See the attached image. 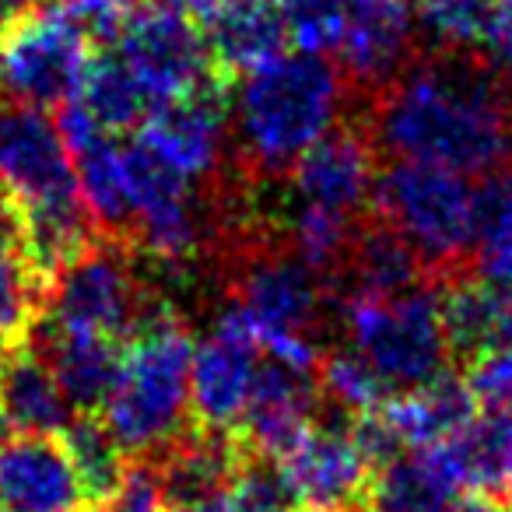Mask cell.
I'll return each mask as SVG.
<instances>
[{
  "label": "cell",
  "instance_id": "bcb514c9",
  "mask_svg": "<svg viewBox=\"0 0 512 512\" xmlns=\"http://www.w3.org/2000/svg\"><path fill=\"white\" fill-rule=\"evenodd\" d=\"M302 512H320V509H302Z\"/></svg>",
  "mask_w": 512,
  "mask_h": 512
},
{
  "label": "cell",
  "instance_id": "74e56055",
  "mask_svg": "<svg viewBox=\"0 0 512 512\" xmlns=\"http://www.w3.org/2000/svg\"><path fill=\"white\" fill-rule=\"evenodd\" d=\"M484 53H488V64L512 85V8H505V4L491 18V29L484 36Z\"/></svg>",
  "mask_w": 512,
  "mask_h": 512
},
{
  "label": "cell",
  "instance_id": "7c38bea8",
  "mask_svg": "<svg viewBox=\"0 0 512 512\" xmlns=\"http://www.w3.org/2000/svg\"><path fill=\"white\" fill-rule=\"evenodd\" d=\"M134 141L148 155H155L165 169L197 186L200 179L214 176L225 162L228 106L218 88L186 95V99L158 102L144 113Z\"/></svg>",
  "mask_w": 512,
  "mask_h": 512
},
{
  "label": "cell",
  "instance_id": "9c48e42d",
  "mask_svg": "<svg viewBox=\"0 0 512 512\" xmlns=\"http://www.w3.org/2000/svg\"><path fill=\"white\" fill-rule=\"evenodd\" d=\"M92 64V36L53 8L11 18L0 39V88L25 106H64L78 95Z\"/></svg>",
  "mask_w": 512,
  "mask_h": 512
},
{
  "label": "cell",
  "instance_id": "1f68e13d",
  "mask_svg": "<svg viewBox=\"0 0 512 512\" xmlns=\"http://www.w3.org/2000/svg\"><path fill=\"white\" fill-rule=\"evenodd\" d=\"M46 302V281L25 253H0V348L25 341L32 334Z\"/></svg>",
  "mask_w": 512,
  "mask_h": 512
},
{
  "label": "cell",
  "instance_id": "5bb4252c",
  "mask_svg": "<svg viewBox=\"0 0 512 512\" xmlns=\"http://www.w3.org/2000/svg\"><path fill=\"white\" fill-rule=\"evenodd\" d=\"M88 505L60 435H15L0 446V512H88Z\"/></svg>",
  "mask_w": 512,
  "mask_h": 512
},
{
  "label": "cell",
  "instance_id": "603a6c76",
  "mask_svg": "<svg viewBox=\"0 0 512 512\" xmlns=\"http://www.w3.org/2000/svg\"><path fill=\"white\" fill-rule=\"evenodd\" d=\"M460 498L439 449H404L379 463L365 491L369 512H446Z\"/></svg>",
  "mask_w": 512,
  "mask_h": 512
},
{
  "label": "cell",
  "instance_id": "484cf974",
  "mask_svg": "<svg viewBox=\"0 0 512 512\" xmlns=\"http://www.w3.org/2000/svg\"><path fill=\"white\" fill-rule=\"evenodd\" d=\"M71 102H78L88 120L113 137L137 130L144 113L151 109L148 95L141 92L134 74L127 71V64H123L116 53L92 57V64H88V71H85V81H81L78 95H74Z\"/></svg>",
  "mask_w": 512,
  "mask_h": 512
},
{
  "label": "cell",
  "instance_id": "4fadbf2b",
  "mask_svg": "<svg viewBox=\"0 0 512 512\" xmlns=\"http://www.w3.org/2000/svg\"><path fill=\"white\" fill-rule=\"evenodd\" d=\"M414 32L418 18L411 0H344L334 60L355 85L386 88L411 64Z\"/></svg>",
  "mask_w": 512,
  "mask_h": 512
},
{
  "label": "cell",
  "instance_id": "5b68a950",
  "mask_svg": "<svg viewBox=\"0 0 512 512\" xmlns=\"http://www.w3.org/2000/svg\"><path fill=\"white\" fill-rule=\"evenodd\" d=\"M379 221L397 228L425 267H456L474 253L481 186L442 165L393 158L376 179L372 193Z\"/></svg>",
  "mask_w": 512,
  "mask_h": 512
},
{
  "label": "cell",
  "instance_id": "f546056e",
  "mask_svg": "<svg viewBox=\"0 0 512 512\" xmlns=\"http://www.w3.org/2000/svg\"><path fill=\"white\" fill-rule=\"evenodd\" d=\"M316 372H320V386H316V390H320L337 411L355 414V418L376 414L393 393L390 386H386V379L379 376L351 344L323 355Z\"/></svg>",
  "mask_w": 512,
  "mask_h": 512
},
{
  "label": "cell",
  "instance_id": "b9f144b4",
  "mask_svg": "<svg viewBox=\"0 0 512 512\" xmlns=\"http://www.w3.org/2000/svg\"><path fill=\"white\" fill-rule=\"evenodd\" d=\"M46 0H0V18H22L29 11L43 8Z\"/></svg>",
  "mask_w": 512,
  "mask_h": 512
},
{
  "label": "cell",
  "instance_id": "cb8c5ba5",
  "mask_svg": "<svg viewBox=\"0 0 512 512\" xmlns=\"http://www.w3.org/2000/svg\"><path fill=\"white\" fill-rule=\"evenodd\" d=\"M239 463L242 446L235 435H218L197 428V432L176 439L162 453V463H158L165 491H169V505L228 491V481H232Z\"/></svg>",
  "mask_w": 512,
  "mask_h": 512
},
{
  "label": "cell",
  "instance_id": "7dc6e473",
  "mask_svg": "<svg viewBox=\"0 0 512 512\" xmlns=\"http://www.w3.org/2000/svg\"><path fill=\"white\" fill-rule=\"evenodd\" d=\"M0 351H4V348H0Z\"/></svg>",
  "mask_w": 512,
  "mask_h": 512
},
{
  "label": "cell",
  "instance_id": "2e32d148",
  "mask_svg": "<svg viewBox=\"0 0 512 512\" xmlns=\"http://www.w3.org/2000/svg\"><path fill=\"white\" fill-rule=\"evenodd\" d=\"M316 400L320 390L313 383V372L288 369L264 358L239 439H246L253 456L281 460L316 425Z\"/></svg>",
  "mask_w": 512,
  "mask_h": 512
},
{
  "label": "cell",
  "instance_id": "8992f818",
  "mask_svg": "<svg viewBox=\"0 0 512 512\" xmlns=\"http://www.w3.org/2000/svg\"><path fill=\"white\" fill-rule=\"evenodd\" d=\"M228 309L239 313L264 358L299 372L320 365L316 330L323 316V278L288 249L249 256Z\"/></svg>",
  "mask_w": 512,
  "mask_h": 512
},
{
  "label": "cell",
  "instance_id": "7402d4cb",
  "mask_svg": "<svg viewBox=\"0 0 512 512\" xmlns=\"http://www.w3.org/2000/svg\"><path fill=\"white\" fill-rule=\"evenodd\" d=\"M36 344L43 358L50 362L53 376H57L64 397L78 414L102 411L109 390L120 372L123 348L116 341H102V337H81V334H60V330H36Z\"/></svg>",
  "mask_w": 512,
  "mask_h": 512
},
{
  "label": "cell",
  "instance_id": "d6a6232c",
  "mask_svg": "<svg viewBox=\"0 0 512 512\" xmlns=\"http://www.w3.org/2000/svg\"><path fill=\"white\" fill-rule=\"evenodd\" d=\"M281 8H285L288 43L295 50L334 57L344 22V0H281Z\"/></svg>",
  "mask_w": 512,
  "mask_h": 512
},
{
  "label": "cell",
  "instance_id": "52a82bcc",
  "mask_svg": "<svg viewBox=\"0 0 512 512\" xmlns=\"http://www.w3.org/2000/svg\"><path fill=\"white\" fill-rule=\"evenodd\" d=\"M151 299L141 292L120 239L92 242L46 285V302L36 323L60 334L102 337L123 344L148 313Z\"/></svg>",
  "mask_w": 512,
  "mask_h": 512
},
{
  "label": "cell",
  "instance_id": "d4e9b609",
  "mask_svg": "<svg viewBox=\"0 0 512 512\" xmlns=\"http://www.w3.org/2000/svg\"><path fill=\"white\" fill-rule=\"evenodd\" d=\"M341 274L351 278L348 292L397 295L425 281V260L414 253V246L397 228H390L386 221H372V225L358 228Z\"/></svg>",
  "mask_w": 512,
  "mask_h": 512
},
{
  "label": "cell",
  "instance_id": "277c9868",
  "mask_svg": "<svg viewBox=\"0 0 512 512\" xmlns=\"http://www.w3.org/2000/svg\"><path fill=\"white\" fill-rule=\"evenodd\" d=\"M341 327L348 344L386 379L393 393L439 379L449 365L442 292L428 281L397 295H341Z\"/></svg>",
  "mask_w": 512,
  "mask_h": 512
},
{
  "label": "cell",
  "instance_id": "8d00e7d4",
  "mask_svg": "<svg viewBox=\"0 0 512 512\" xmlns=\"http://www.w3.org/2000/svg\"><path fill=\"white\" fill-rule=\"evenodd\" d=\"M57 8L71 22H78L92 39L113 43L127 25V18L137 11V0H57Z\"/></svg>",
  "mask_w": 512,
  "mask_h": 512
},
{
  "label": "cell",
  "instance_id": "ab89813d",
  "mask_svg": "<svg viewBox=\"0 0 512 512\" xmlns=\"http://www.w3.org/2000/svg\"><path fill=\"white\" fill-rule=\"evenodd\" d=\"M169 512H235V509H232V502H228V491H218V495L176 502V505H169Z\"/></svg>",
  "mask_w": 512,
  "mask_h": 512
},
{
  "label": "cell",
  "instance_id": "ac0fdd59",
  "mask_svg": "<svg viewBox=\"0 0 512 512\" xmlns=\"http://www.w3.org/2000/svg\"><path fill=\"white\" fill-rule=\"evenodd\" d=\"M0 407L18 435H60L78 414L43 351L25 341L0 351Z\"/></svg>",
  "mask_w": 512,
  "mask_h": 512
},
{
  "label": "cell",
  "instance_id": "d6986e66",
  "mask_svg": "<svg viewBox=\"0 0 512 512\" xmlns=\"http://www.w3.org/2000/svg\"><path fill=\"white\" fill-rule=\"evenodd\" d=\"M442 323L449 351L463 362L512 348V288L481 278H460L442 292Z\"/></svg>",
  "mask_w": 512,
  "mask_h": 512
},
{
  "label": "cell",
  "instance_id": "f1b7e54d",
  "mask_svg": "<svg viewBox=\"0 0 512 512\" xmlns=\"http://www.w3.org/2000/svg\"><path fill=\"white\" fill-rule=\"evenodd\" d=\"M474 274L512 288V172L491 176L481 186L474 235Z\"/></svg>",
  "mask_w": 512,
  "mask_h": 512
},
{
  "label": "cell",
  "instance_id": "9a60e30c",
  "mask_svg": "<svg viewBox=\"0 0 512 512\" xmlns=\"http://www.w3.org/2000/svg\"><path fill=\"white\" fill-rule=\"evenodd\" d=\"M288 176H292L295 200L358 218L362 207L372 204L379 172L365 130L337 127L316 148H309Z\"/></svg>",
  "mask_w": 512,
  "mask_h": 512
},
{
  "label": "cell",
  "instance_id": "ee69618b",
  "mask_svg": "<svg viewBox=\"0 0 512 512\" xmlns=\"http://www.w3.org/2000/svg\"><path fill=\"white\" fill-rule=\"evenodd\" d=\"M498 4H505V8H512V0H498Z\"/></svg>",
  "mask_w": 512,
  "mask_h": 512
},
{
  "label": "cell",
  "instance_id": "e575fe53",
  "mask_svg": "<svg viewBox=\"0 0 512 512\" xmlns=\"http://www.w3.org/2000/svg\"><path fill=\"white\" fill-rule=\"evenodd\" d=\"M102 512H169V491L158 463H130L116 491L102 502Z\"/></svg>",
  "mask_w": 512,
  "mask_h": 512
},
{
  "label": "cell",
  "instance_id": "4dcf8cb0",
  "mask_svg": "<svg viewBox=\"0 0 512 512\" xmlns=\"http://www.w3.org/2000/svg\"><path fill=\"white\" fill-rule=\"evenodd\" d=\"M495 11L498 0H418L414 18L442 53H467L484 46Z\"/></svg>",
  "mask_w": 512,
  "mask_h": 512
},
{
  "label": "cell",
  "instance_id": "ffe728a7",
  "mask_svg": "<svg viewBox=\"0 0 512 512\" xmlns=\"http://www.w3.org/2000/svg\"><path fill=\"white\" fill-rule=\"evenodd\" d=\"M435 449L467 495L495 498L512 491V414L484 407Z\"/></svg>",
  "mask_w": 512,
  "mask_h": 512
},
{
  "label": "cell",
  "instance_id": "30bf717a",
  "mask_svg": "<svg viewBox=\"0 0 512 512\" xmlns=\"http://www.w3.org/2000/svg\"><path fill=\"white\" fill-rule=\"evenodd\" d=\"M264 355L235 309H225L193 348L190 414L197 428L239 439Z\"/></svg>",
  "mask_w": 512,
  "mask_h": 512
},
{
  "label": "cell",
  "instance_id": "d590c367",
  "mask_svg": "<svg viewBox=\"0 0 512 512\" xmlns=\"http://www.w3.org/2000/svg\"><path fill=\"white\" fill-rule=\"evenodd\" d=\"M467 383L474 390L477 404L512 414V348H498L491 355L470 362Z\"/></svg>",
  "mask_w": 512,
  "mask_h": 512
},
{
  "label": "cell",
  "instance_id": "4316f807",
  "mask_svg": "<svg viewBox=\"0 0 512 512\" xmlns=\"http://www.w3.org/2000/svg\"><path fill=\"white\" fill-rule=\"evenodd\" d=\"M285 228H288V253L299 256L302 264L320 274L323 281H327V274L344 271L358 235L355 218L316 204H302V200L292 204Z\"/></svg>",
  "mask_w": 512,
  "mask_h": 512
},
{
  "label": "cell",
  "instance_id": "44dd1931",
  "mask_svg": "<svg viewBox=\"0 0 512 512\" xmlns=\"http://www.w3.org/2000/svg\"><path fill=\"white\" fill-rule=\"evenodd\" d=\"M204 32L221 71L246 74L285 53L288 29L281 0H225L204 18Z\"/></svg>",
  "mask_w": 512,
  "mask_h": 512
},
{
  "label": "cell",
  "instance_id": "60d3db41",
  "mask_svg": "<svg viewBox=\"0 0 512 512\" xmlns=\"http://www.w3.org/2000/svg\"><path fill=\"white\" fill-rule=\"evenodd\" d=\"M446 512H498V509L491 505V498H484V495H463V498H456Z\"/></svg>",
  "mask_w": 512,
  "mask_h": 512
},
{
  "label": "cell",
  "instance_id": "f35d334b",
  "mask_svg": "<svg viewBox=\"0 0 512 512\" xmlns=\"http://www.w3.org/2000/svg\"><path fill=\"white\" fill-rule=\"evenodd\" d=\"M25 242V225H22V211L18 204L0 193V253H22Z\"/></svg>",
  "mask_w": 512,
  "mask_h": 512
},
{
  "label": "cell",
  "instance_id": "ba28073f",
  "mask_svg": "<svg viewBox=\"0 0 512 512\" xmlns=\"http://www.w3.org/2000/svg\"><path fill=\"white\" fill-rule=\"evenodd\" d=\"M113 43L151 106L218 88L221 67L204 25L172 0L137 8Z\"/></svg>",
  "mask_w": 512,
  "mask_h": 512
},
{
  "label": "cell",
  "instance_id": "836d02e7",
  "mask_svg": "<svg viewBox=\"0 0 512 512\" xmlns=\"http://www.w3.org/2000/svg\"><path fill=\"white\" fill-rule=\"evenodd\" d=\"M228 502L235 512H299V502L288 491L278 463L264 456H249L235 467L228 481Z\"/></svg>",
  "mask_w": 512,
  "mask_h": 512
},
{
  "label": "cell",
  "instance_id": "7bdbcfd3",
  "mask_svg": "<svg viewBox=\"0 0 512 512\" xmlns=\"http://www.w3.org/2000/svg\"><path fill=\"white\" fill-rule=\"evenodd\" d=\"M11 439V421H8V414H4V407H0V446Z\"/></svg>",
  "mask_w": 512,
  "mask_h": 512
},
{
  "label": "cell",
  "instance_id": "e0dca14e",
  "mask_svg": "<svg viewBox=\"0 0 512 512\" xmlns=\"http://www.w3.org/2000/svg\"><path fill=\"white\" fill-rule=\"evenodd\" d=\"M477 414V397L467 379H456L442 372L439 379L414 390L390 393L383 407L372 418L383 425L397 453L404 449H432L446 442L453 432H460Z\"/></svg>",
  "mask_w": 512,
  "mask_h": 512
},
{
  "label": "cell",
  "instance_id": "8fae6325",
  "mask_svg": "<svg viewBox=\"0 0 512 512\" xmlns=\"http://www.w3.org/2000/svg\"><path fill=\"white\" fill-rule=\"evenodd\" d=\"M288 491L302 509L348 512L365 502L376 463L358 442L355 425H320L316 421L299 446L278 460Z\"/></svg>",
  "mask_w": 512,
  "mask_h": 512
},
{
  "label": "cell",
  "instance_id": "7a4b0ae2",
  "mask_svg": "<svg viewBox=\"0 0 512 512\" xmlns=\"http://www.w3.org/2000/svg\"><path fill=\"white\" fill-rule=\"evenodd\" d=\"M344 116V74L327 57L278 53L242 74L232 102V130L249 172L288 176L309 148L334 134Z\"/></svg>",
  "mask_w": 512,
  "mask_h": 512
},
{
  "label": "cell",
  "instance_id": "f6af8a7d",
  "mask_svg": "<svg viewBox=\"0 0 512 512\" xmlns=\"http://www.w3.org/2000/svg\"><path fill=\"white\" fill-rule=\"evenodd\" d=\"M0 39H4V18H0Z\"/></svg>",
  "mask_w": 512,
  "mask_h": 512
},
{
  "label": "cell",
  "instance_id": "6da1fadb",
  "mask_svg": "<svg viewBox=\"0 0 512 512\" xmlns=\"http://www.w3.org/2000/svg\"><path fill=\"white\" fill-rule=\"evenodd\" d=\"M372 134L400 162L502 176L512 172V85L470 53L439 50L383 88Z\"/></svg>",
  "mask_w": 512,
  "mask_h": 512
},
{
  "label": "cell",
  "instance_id": "3957f363",
  "mask_svg": "<svg viewBox=\"0 0 512 512\" xmlns=\"http://www.w3.org/2000/svg\"><path fill=\"white\" fill-rule=\"evenodd\" d=\"M193 334L172 309L151 302L127 337L120 372L99 418L127 456H162L190 421Z\"/></svg>",
  "mask_w": 512,
  "mask_h": 512
},
{
  "label": "cell",
  "instance_id": "83f0119b",
  "mask_svg": "<svg viewBox=\"0 0 512 512\" xmlns=\"http://www.w3.org/2000/svg\"><path fill=\"white\" fill-rule=\"evenodd\" d=\"M60 439H64L67 453H71L81 484H85L88 502L102 505L116 491L120 477L127 474V449L113 439V432H109L99 414H74V421L60 432Z\"/></svg>",
  "mask_w": 512,
  "mask_h": 512
}]
</instances>
